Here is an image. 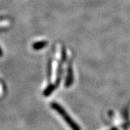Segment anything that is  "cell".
Segmentation results:
<instances>
[{"label":"cell","mask_w":130,"mask_h":130,"mask_svg":"<svg viewBox=\"0 0 130 130\" xmlns=\"http://www.w3.org/2000/svg\"><path fill=\"white\" fill-rule=\"evenodd\" d=\"M51 108L53 109H54L56 111L58 112L61 116H62V118L67 123V124L72 129V130H80L79 126L76 124V123H74V121L72 120V119L70 118V116H68V114L67 113V112L65 111L63 109V108L60 105H59L56 103H52L51 104Z\"/></svg>","instance_id":"6da1fadb"},{"label":"cell","mask_w":130,"mask_h":130,"mask_svg":"<svg viewBox=\"0 0 130 130\" xmlns=\"http://www.w3.org/2000/svg\"><path fill=\"white\" fill-rule=\"evenodd\" d=\"M47 45V43L45 41H39L34 43L32 45V48L36 50H39L41 49L42 48H43L44 46H46Z\"/></svg>","instance_id":"7a4b0ae2"},{"label":"cell","mask_w":130,"mask_h":130,"mask_svg":"<svg viewBox=\"0 0 130 130\" xmlns=\"http://www.w3.org/2000/svg\"><path fill=\"white\" fill-rule=\"evenodd\" d=\"M2 56V50H1V48H0V56Z\"/></svg>","instance_id":"277c9868"},{"label":"cell","mask_w":130,"mask_h":130,"mask_svg":"<svg viewBox=\"0 0 130 130\" xmlns=\"http://www.w3.org/2000/svg\"><path fill=\"white\" fill-rule=\"evenodd\" d=\"M54 89H55V86H54V85H52V84H51V85H49L46 88V90H44L43 95H44L45 96H48V95L54 90Z\"/></svg>","instance_id":"3957f363"}]
</instances>
